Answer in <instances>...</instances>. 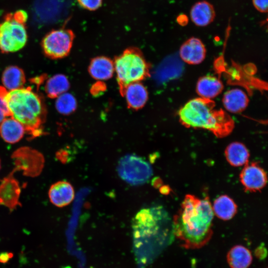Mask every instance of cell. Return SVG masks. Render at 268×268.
<instances>
[{
    "label": "cell",
    "mask_w": 268,
    "mask_h": 268,
    "mask_svg": "<svg viewBox=\"0 0 268 268\" xmlns=\"http://www.w3.org/2000/svg\"><path fill=\"white\" fill-rule=\"evenodd\" d=\"M55 106L60 113L67 115L75 110L77 102L72 94L64 93L57 97Z\"/></svg>",
    "instance_id": "d4e9b609"
},
{
    "label": "cell",
    "mask_w": 268,
    "mask_h": 268,
    "mask_svg": "<svg viewBox=\"0 0 268 268\" xmlns=\"http://www.w3.org/2000/svg\"><path fill=\"white\" fill-rule=\"evenodd\" d=\"M13 256V254L10 252H2L0 254V263L2 264L7 263Z\"/></svg>",
    "instance_id": "1f68e13d"
},
{
    "label": "cell",
    "mask_w": 268,
    "mask_h": 268,
    "mask_svg": "<svg viewBox=\"0 0 268 268\" xmlns=\"http://www.w3.org/2000/svg\"><path fill=\"white\" fill-rule=\"evenodd\" d=\"M215 11L210 2L202 0L195 3L190 10V17L197 26L203 27L210 24L214 19Z\"/></svg>",
    "instance_id": "9a60e30c"
},
{
    "label": "cell",
    "mask_w": 268,
    "mask_h": 268,
    "mask_svg": "<svg viewBox=\"0 0 268 268\" xmlns=\"http://www.w3.org/2000/svg\"><path fill=\"white\" fill-rule=\"evenodd\" d=\"M28 39L25 24L14 19L12 13L6 14L0 23V50L3 53L17 52L26 45Z\"/></svg>",
    "instance_id": "8992f818"
},
{
    "label": "cell",
    "mask_w": 268,
    "mask_h": 268,
    "mask_svg": "<svg viewBox=\"0 0 268 268\" xmlns=\"http://www.w3.org/2000/svg\"><path fill=\"white\" fill-rule=\"evenodd\" d=\"M130 108L138 110L146 103L148 94L146 87L140 82L128 85L121 92Z\"/></svg>",
    "instance_id": "5bb4252c"
},
{
    "label": "cell",
    "mask_w": 268,
    "mask_h": 268,
    "mask_svg": "<svg viewBox=\"0 0 268 268\" xmlns=\"http://www.w3.org/2000/svg\"><path fill=\"white\" fill-rule=\"evenodd\" d=\"M267 249L264 246L261 245L259 246L255 251L256 257L260 260L265 259L267 256Z\"/></svg>",
    "instance_id": "f546056e"
},
{
    "label": "cell",
    "mask_w": 268,
    "mask_h": 268,
    "mask_svg": "<svg viewBox=\"0 0 268 268\" xmlns=\"http://www.w3.org/2000/svg\"><path fill=\"white\" fill-rule=\"evenodd\" d=\"M225 156L231 165L238 167L248 162L250 154L244 144L239 142H234L226 148Z\"/></svg>",
    "instance_id": "7402d4cb"
},
{
    "label": "cell",
    "mask_w": 268,
    "mask_h": 268,
    "mask_svg": "<svg viewBox=\"0 0 268 268\" xmlns=\"http://www.w3.org/2000/svg\"><path fill=\"white\" fill-rule=\"evenodd\" d=\"M14 173L12 171L2 178L0 183V206L6 207L10 212L21 206L19 201L21 188Z\"/></svg>",
    "instance_id": "30bf717a"
},
{
    "label": "cell",
    "mask_w": 268,
    "mask_h": 268,
    "mask_svg": "<svg viewBox=\"0 0 268 268\" xmlns=\"http://www.w3.org/2000/svg\"><path fill=\"white\" fill-rule=\"evenodd\" d=\"M224 88L222 82L215 76L208 75L201 77L196 85V92L200 97L211 99L219 95Z\"/></svg>",
    "instance_id": "e0dca14e"
},
{
    "label": "cell",
    "mask_w": 268,
    "mask_h": 268,
    "mask_svg": "<svg viewBox=\"0 0 268 268\" xmlns=\"http://www.w3.org/2000/svg\"><path fill=\"white\" fill-rule=\"evenodd\" d=\"M206 53L205 47L201 40L194 37L183 43L179 51L181 59L190 65H198L202 63Z\"/></svg>",
    "instance_id": "7c38bea8"
},
{
    "label": "cell",
    "mask_w": 268,
    "mask_h": 268,
    "mask_svg": "<svg viewBox=\"0 0 268 268\" xmlns=\"http://www.w3.org/2000/svg\"><path fill=\"white\" fill-rule=\"evenodd\" d=\"M252 259L250 250L242 245L233 247L227 255V261L231 268H248Z\"/></svg>",
    "instance_id": "44dd1931"
},
{
    "label": "cell",
    "mask_w": 268,
    "mask_h": 268,
    "mask_svg": "<svg viewBox=\"0 0 268 268\" xmlns=\"http://www.w3.org/2000/svg\"><path fill=\"white\" fill-rule=\"evenodd\" d=\"M1 81L3 87L7 90H13L23 87L26 82L24 71L20 67L10 66L3 70Z\"/></svg>",
    "instance_id": "ffe728a7"
},
{
    "label": "cell",
    "mask_w": 268,
    "mask_h": 268,
    "mask_svg": "<svg viewBox=\"0 0 268 268\" xmlns=\"http://www.w3.org/2000/svg\"><path fill=\"white\" fill-rule=\"evenodd\" d=\"M7 92L3 86H0V124L5 118L11 116L5 100Z\"/></svg>",
    "instance_id": "484cf974"
},
{
    "label": "cell",
    "mask_w": 268,
    "mask_h": 268,
    "mask_svg": "<svg viewBox=\"0 0 268 268\" xmlns=\"http://www.w3.org/2000/svg\"><path fill=\"white\" fill-rule=\"evenodd\" d=\"M25 130L23 125L11 116L5 118L0 124V135L8 143H15L22 139Z\"/></svg>",
    "instance_id": "ac0fdd59"
},
{
    "label": "cell",
    "mask_w": 268,
    "mask_h": 268,
    "mask_svg": "<svg viewBox=\"0 0 268 268\" xmlns=\"http://www.w3.org/2000/svg\"><path fill=\"white\" fill-rule=\"evenodd\" d=\"M255 8L259 11L266 13L268 10V0H252Z\"/></svg>",
    "instance_id": "83f0119b"
},
{
    "label": "cell",
    "mask_w": 268,
    "mask_h": 268,
    "mask_svg": "<svg viewBox=\"0 0 268 268\" xmlns=\"http://www.w3.org/2000/svg\"><path fill=\"white\" fill-rule=\"evenodd\" d=\"M14 169L12 170L22 171L24 176L36 177L41 173L45 164L43 155L39 151L28 146L21 147L11 154Z\"/></svg>",
    "instance_id": "9c48e42d"
},
{
    "label": "cell",
    "mask_w": 268,
    "mask_h": 268,
    "mask_svg": "<svg viewBox=\"0 0 268 268\" xmlns=\"http://www.w3.org/2000/svg\"><path fill=\"white\" fill-rule=\"evenodd\" d=\"M114 65L121 93L128 85L140 82L149 75V65L136 47L125 49L115 58Z\"/></svg>",
    "instance_id": "5b68a950"
},
{
    "label": "cell",
    "mask_w": 268,
    "mask_h": 268,
    "mask_svg": "<svg viewBox=\"0 0 268 268\" xmlns=\"http://www.w3.org/2000/svg\"><path fill=\"white\" fill-rule=\"evenodd\" d=\"M245 191L255 192L262 189L267 183V174L257 162H247L240 174Z\"/></svg>",
    "instance_id": "8fae6325"
},
{
    "label": "cell",
    "mask_w": 268,
    "mask_h": 268,
    "mask_svg": "<svg viewBox=\"0 0 268 268\" xmlns=\"http://www.w3.org/2000/svg\"><path fill=\"white\" fill-rule=\"evenodd\" d=\"M48 196L52 204L57 207H63L73 201L74 191L70 183L66 181H60L50 186Z\"/></svg>",
    "instance_id": "4fadbf2b"
},
{
    "label": "cell",
    "mask_w": 268,
    "mask_h": 268,
    "mask_svg": "<svg viewBox=\"0 0 268 268\" xmlns=\"http://www.w3.org/2000/svg\"><path fill=\"white\" fill-rule=\"evenodd\" d=\"M5 100L11 116L23 125L30 139L43 134L46 107L42 98L30 87L7 92Z\"/></svg>",
    "instance_id": "3957f363"
},
{
    "label": "cell",
    "mask_w": 268,
    "mask_h": 268,
    "mask_svg": "<svg viewBox=\"0 0 268 268\" xmlns=\"http://www.w3.org/2000/svg\"><path fill=\"white\" fill-rule=\"evenodd\" d=\"M215 107L211 99H192L179 110V121L186 128L207 130L218 138L224 137L233 130L234 121L226 111Z\"/></svg>",
    "instance_id": "7a4b0ae2"
},
{
    "label": "cell",
    "mask_w": 268,
    "mask_h": 268,
    "mask_svg": "<svg viewBox=\"0 0 268 268\" xmlns=\"http://www.w3.org/2000/svg\"><path fill=\"white\" fill-rule=\"evenodd\" d=\"M171 222L167 212L161 206L140 210L132 222L134 247L145 250L160 240L172 227Z\"/></svg>",
    "instance_id": "277c9868"
},
{
    "label": "cell",
    "mask_w": 268,
    "mask_h": 268,
    "mask_svg": "<svg viewBox=\"0 0 268 268\" xmlns=\"http://www.w3.org/2000/svg\"><path fill=\"white\" fill-rule=\"evenodd\" d=\"M69 82L67 78L63 74H58L50 77L46 82L45 91L50 98L59 97L69 89Z\"/></svg>",
    "instance_id": "cb8c5ba5"
},
{
    "label": "cell",
    "mask_w": 268,
    "mask_h": 268,
    "mask_svg": "<svg viewBox=\"0 0 268 268\" xmlns=\"http://www.w3.org/2000/svg\"><path fill=\"white\" fill-rule=\"evenodd\" d=\"M1 169V160H0V170Z\"/></svg>",
    "instance_id": "d6a6232c"
},
{
    "label": "cell",
    "mask_w": 268,
    "mask_h": 268,
    "mask_svg": "<svg viewBox=\"0 0 268 268\" xmlns=\"http://www.w3.org/2000/svg\"><path fill=\"white\" fill-rule=\"evenodd\" d=\"M214 213L208 197L188 194L172 222L173 234L186 249L201 248L212 235Z\"/></svg>",
    "instance_id": "6da1fadb"
},
{
    "label": "cell",
    "mask_w": 268,
    "mask_h": 268,
    "mask_svg": "<svg viewBox=\"0 0 268 268\" xmlns=\"http://www.w3.org/2000/svg\"><path fill=\"white\" fill-rule=\"evenodd\" d=\"M78 5L89 11H95L102 5L103 0H76Z\"/></svg>",
    "instance_id": "4316f807"
},
{
    "label": "cell",
    "mask_w": 268,
    "mask_h": 268,
    "mask_svg": "<svg viewBox=\"0 0 268 268\" xmlns=\"http://www.w3.org/2000/svg\"><path fill=\"white\" fill-rule=\"evenodd\" d=\"M176 21L180 25L185 26L189 22V18L187 15L182 13L177 17Z\"/></svg>",
    "instance_id": "4dcf8cb0"
},
{
    "label": "cell",
    "mask_w": 268,
    "mask_h": 268,
    "mask_svg": "<svg viewBox=\"0 0 268 268\" xmlns=\"http://www.w3.org/2000/svg\"><path fill=\"white\" fill-rule=\"evenodd\" d=\"M212 207L213 213L217 217L224 220L232 218L237 210L235 202L226 195H222L217 198Z\"/></svg>",
    "instance_id": "603a6c76"
},
{
    "label": "cell",
    "mask_w": 268,
    "mask_h": 268,
    "mask_svg": "<svg viewBox=\"0 0 268 268\" xmlns=\"http://www.w3.org/2000/svg\"><path fill=\"white\" fill-rule=\"evenodd\" d=\"M117 171L122 179L134 186L145 183L152 175L150 165L144 159L134 154L123 157L119 161Z\"/></svg>",
    "instance_id": "52a82bcc"
},
{
    "label": "cell",
    "mask_w": 268,
    "mask_h": 268,
    "mask_svg": "<svg viewBox=\"0 0 268 268\" xmlns=\"http://www.w3.org/2000/svg\"><path fill=\"white\" fill-rule=\"evenodd\" d=\"M13 18L19 23L24 24L27 20L28 15L26 11L23 10H19L12 13Z\"/></svg>",
    "instance_id": "f1b7e54d"
},
{
    "label": "cell",
    "mask_w": 268,
    "mask_h": 268,
    "mask_svg": "<svg viewBox=\"0 0 268 268\" xmlns=\"http://www.w3.org/2000/svg\"><path fill=\"white\" fill-rule=\"evenodd\" d=\"M75 35L68 28L53 29L42 39L41 47L45 55L52 59L67 56L71 49Z\"/></svg>",
    "instance_id": "ba28073f"
},
{
    "label": "cell",
    "mask_w": 268,
    "mask_h": 268,
    "mask_svg": "<svg viewBox=\"0 0 268 268\" xmlns=\"http://www.w3.org/2000/svg\"><path fill=\"white\" fill-rule=\"evenodd\" d=\"M114 70V62L105 56L93 58L89 65V72L94 79L104 80L110 78Z\"/></svg>",
    "instance_id": "d6986e66"
},
{
    "label": "cell",
    "mask_w": 268,
    "mask_h": 268,
    "mask_svg": "<svg viewBox=\"0 0 268 268\" xmlns=\"http://www.w3.org/2000/svg\"><path fill=\"white\" fill-rule=\"evenodd\" d=\"M249 99L246 93L239 88H233L227 91L222 98V103L225 109L232 113H239L247 107Z\"/></svg>",
    "instance_id": "2e32d148"
}]
</instances>
